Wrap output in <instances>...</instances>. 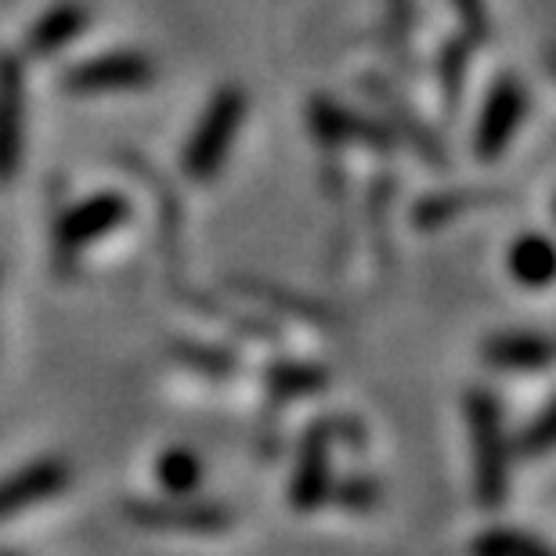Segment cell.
<instances>
[{"mask_svg": "<svg viewBox=\"0 0 556 556\" xmlns=\"http://www.w3.org/2000/svg\"><path fill=\"white\" fill-rule=\"evenodd\" d=\"M463 413L473 441L477 498L484 509H498L509 492V455H514V444L506 438L503 405L492 391H470L463 397Z\"/></svg>", "mask_w": 556, "mask_h": 556, "instance_id": "6da1fadb", "label": "cell"}, {"mask_svg": "<svg viewBox=\"0 0 556 556\" xmlns=\"http://www.w3.org/2000/svg\"><path fill=\"white\" fill-rule=\"evenodd\" d=\"M242 119H247V94H242V87H220L206 102L192 138L185 144V174L195 185L214 181L225 170L231 144H236L242 130Z\"/></svg>", "mask_w": 556, "mask_h": 556, "instance_id": "7a4b0ae2", "label": "cell"}, {"mask_svg": "<svg viewBox=\"0 0 556 556\" xmlns=\"http://www.w3.org/2000/svg\"><path fill=\"white\" fill-rule=\"evenodd\" d=\"M130 220V199L119 192H94L62 210L59 225H54V253L65 257V264H76L84 250L94 242L113 236Z\"/></svg>", "mask_w": 556, "mask_h": 556, "instance_id": "3957f363", "label": "cell"}, {"mask_svg": "<svg viewBox=\"0 0 556 556\" xmlns=\"http://www.w3.org/2000/svg\"><path fill=\"white\" fill-rule=\"evenodd\" d=\"M127 517L144 531L163 535H225L236 525V514L225 503L203 498H130Z\"/></svg>", "mask_w": 556, "mask_h": 556, "instance_id": "277c9868", "label": "cell"}, {"mask_svg": "<svg viewBox=\"0 0 556 556\" xmlns=\"http://www.w3.org/2000/svg\"><path fill=\"white\" fill-rule=\"evenodd\" d=\"M332 433L329 419H318L300 433L296 441V459H293V477H289V506L296 514H315L326 506L332 492Z\"/></svg>", "mask_w": 556, "mask_h": 556, "instance_id": "5b68a950", "label": "cell"}, {"mask_svg": "<svg viewBox=\"0 0 556 556\" xmlns=\"http://www.w3.org/2000/svg\"><path fill=\"white\" fill-rule=\"evenodd\" d=\"M155 80V65L141 51H105L76 62L62 76V87L73 94H109V91H141Z\"/></svg>", "mask_w": 556, "mask_h": 556, "instance_id": "8992f818", "label": "cell"}, {"mask_svg": "<svg viewBox=\"0 0 556 556\" xmlns=\"http://www.w3.org/2000/svg\"><path fill=\"white\" fill-rule=\"evenodd\" d=\"M528 113V91L517 76H498L488 87L484 109L477 116V135H473V152L484 163L503 160V152L509 149V141L517 138L520 119Z\"/></svg>", "mask_w": 556, "mask_h": 556, "instance_id": "52a82bcc", "label": "cell"}, {"mask_svg": "<svg viewBox=\"0 0 556 556\" xmlns=\"http://www.w3.org/2000/svg\"><path fill=\"white\" fill-rule=\"evenodd\" d=\"M70 481H73L70 463L54 459V455H43V459L18 466L15 473L0 477V520L18 517L33 506L48 503V498L65 492Z\"/></svg>", "mask_w": 556, "mask_h": 556, "instance_id": "ba28073f", "label": "cell"}, {"mask_svg": "<svg viewBox=\"0 0 556 556\" xmlns=\"http://www.w3.org/2000/svg\"><path fill=\"white\" fill-rule=\"evenodd\" d=\"M26 141V76L18 59H0V185L11 181Z\"/></svg>", "mask_w": 556, "mask_h": 556, "instance_id": "9c48e42d", "label": "cell"}, {"mask_svg": "<svg viewBox=\"0 0 556 556\" xmlns=\"http://www.w3.org/2000/svg\"><path fill=\"white\" fill-rule=\"evenodd\" d=\"M484 362L503 372H542L553 362V343L535 329L495 332L484 340Z\"/></svg>", "mask_w": 556, "mask_h": 556, "instance_id": "30bf717a", "label": "cell"}, {"mask_svg": "<svg viewBox=\"0 0 556 556\" xmlns=\"http://www.w3.org/2000/svg\"><path fill=\"white\" fill-rule=\"evenodd\" d=\"M362 84H365V91H369L376 102H380L383 113L391 116V124H394L391 130H402V135L422 152V160H427L430 166H438V170H441V166H448V160H444V144L433 138V130L422 124V116L405 102L402 94L394 91L391 84L380 80V76H365Z\"/></svg>", "mask_w": 556, "mask_h": 556, "instance_id": "8fae6325", "label": "cell"}, {"mask_svg": "<svg viewBox=\"0 0 556 556\" xmlns=\"http://www.w3.org/2000/svg\"><path fill=\"white\" fill-rule=\"evenodd\" d=\"M87 22H91V11L76 0H62L51 11H43L26 33V59H51V54L65 51L87 29Z\"/></svg>", "mask_w": 556, "mask_h": 556, "instance_id": "7c38bea8", "label": "cell"}, {"mask_svg": "<svg viewBox=\"0 0 556 556\" xmlns=\"http://www.w3.org/2000/svg\"><path fill=\"white\" fill-rule=\"evenodd\" d=\"M326 383H329V372L311 362H275L268 365V372H264V391H268L275 408L286 402H296V397L318 394Z\"/></svg>", "mask_w": 556, "mask_h": 556, "instance_id": "4fadbf2b", "label": "cell"}, {"mask_svg": "<svg viewBox=\"0 0 556 556\" xmlns=\"http://www.w3.org/2000/svg\"><path fill=\"white\" fill-rule=\"evenodd\" d=\"M231 286L239 293H247L250 300H261V304H271L275 311H286V315H296L311 321V326H332V311L321 307L318 300H307L300 293H289L286 286H275V282H261V278H231Z\"/></svg>", "mask_w": 556, "mask_h": 556, "instance_id": "5bb4252c", "label": "cell"}, {"mask_svg": "<svg viewBox=\"0 0 556 556\" xmlns=\"http://www.w3.org/2000/svg\"><path fill=\"white\" fill-rule=\"evenodd\" d=\"M495 192H466V188H459V192H433L427 199H419L416 210H413V225L419 231H433V228H441V225H452L455 217H463V214H470V210L477 206H488V203H495Z\"/></svg>", "mask_w": 556, "mask_h": 556, "instance_id": "9a60e30c", "label": "cell"}, {"mask_svg": "<svg viewBox=\"0 0 556 556\" xmlns=\"http://www.w3.org/2000/svg\"><path fill=\"white\" fill-rule=\"evenodd\" d=\"M509 271L520 286L528 289H542L549 286L553 278V247L546 236L531 231V236H520L509 250Z\"/></svg>", "mask_w": 556, "mask_h": 556, "instance_id": "2e32d148", "label": "cell"}, {"mask_svg": "<svg viewBox=\"0 0 556 556\" xmlns=\"http://www.w3.org/2000/svg\"><path fill=\"white\" fill-rule=\"evenodd\" d=\"M155 481L170 498H188L203 484V459L192 448H166L155 463Z\"/></svg>", "mask_w": 556, "mask_h": 556, "instance_id": "e0dca14e", "label": "cell"}, {"mask_svg": "<svg viewBox=\"0 0 556 556\" xmlns=\"http://www.w3.org/2000/svg\"><path fill=\"white\" fill-rule=\"evenodd\" d=\"M170 358L181 362L185 369H192L199 376H210V380H228V376H236V369H239V362L231 351L210 348V343H199V340H174Z\"/></svg>", "mask_w": 556, "mask_h": 556, "instance_id": "ac0fdd59", "label": "cell"}, {"mask_svg": "<svg viewBox=\"0 0 556 556\" xmlns=\"http://www.w3.org/2000/svg\"><path fill=\"white\" fill-rule=\"evenodd\" d=\"M307 124L315 141L321 144V152H326V160H340V149L348 144V135H343L348 109L340 102H332L329 94H315V102L307 109Z\"/></svg>", "mask_w": 556, "mask_h": 556, "instance_id": "d6986e66", "label": "cell"}, {"mask_svg": "<svg viewBox=\"0 0 556 556\" xmlns=\"http://www.w3.org/2000/svg\"><path fill=\"white\" fill-rule=\"evenodd\" d=\"M470 556H553L549 546L517 528H488L470 542Z\"/></svg>", "mask_w": 556, "mask_h": 556, "instance_id": "ffe728a7", "label": "cell"}, {"mask_svg": "<svg viewBox=\"0 0 556 556\" xmlns=\"http://www.w3.org/2000/svg\"><path fill=\"white\" fill-rule=\"evenodd\" d=\"M470 37H455L448 48L441 51V91H444V102L448 109L459 105L463 98V87H466V70H470Z\"/></svg>", "mask_w": 556, "mask_h": 556, "instance_id": "44dd1931", "label": "cell"}, {"mask_svg": "<svg viewBox=\"0 0 556 556\" xmlns=\"http://www.w3.org/2000/svg\"><path fill=\"white\" fill-rule=\"evenodd\" d=\"M329 495H337V503L348 509V514H369V509H376V503H380L383 488L380 481H372L369 473H351V477H343L340 484H332Z\"/></svg>", "mask_w": 556, "mask_h": 556, "instance_id": "7402d4cb", "label": "cell"}, {"mask_svg": "<svg viewBox=\"0 0 556 556\" xmlns=\"http://www.w3.org/2000/svg\"><path fill=\"white\" fill-rule=\"evenodd\" d=\"M394 195V177H376L369 188V220H372V239L380 257L387 253V206H391Z\"/></svg>", "mask_w": 556, "mask_h": 556, "instance_id": "603a6c76", "label": "cell"}, {"mask_svg": "<svg viewBox=\"0 0 556 556\" xmlns=\"http://www.w3.org/2000/svg\"><path fill=\"white\" fill-rule=\"evenodd\" d=\"M509 444L525 455H546L553 448V408L549 405L542 408V413L517 433V441H509Z\"/></svg>", "mask_w": 556, "mask_h": 556, "instance_id": "cb8c5ba5", "label": "cell"}, {"mask_svg": "<svg viewBox=\"0 0 556 556\" xmlns=\"http://www.w3.org/2000/svg\"><path fill=\"white\" fill-rule=\"evenodd\" d=\"M455 8H459V18H463V29H466V37H470L473 43H481L488 40V8H484V0H455Z\"/></svg>", "mask_w": 556, "mask_h": 556, "instance_id": "d4e9b609", "label": "cell"}, {"mask_svg": "<svg viewBox=\"0 0 556 556\" xmlns=\"http://www.w3.org/2000/svg\"><path fill=\"white\" fill-rule=\"evenodd\" d=\"M0 556H22V553H11V549H0Z\"/></svg>", "mask_w": 556, "mask_h": 556, "instance_id": "484cf974", "label": "cell"}]
</instances>
